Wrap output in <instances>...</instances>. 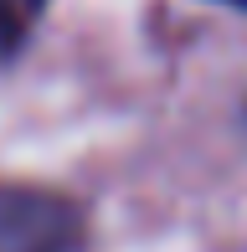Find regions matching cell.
I'll use <instances>...</instances> for the list:
<instances>
[{"label":"cell","instance_id":"cell-1","mask_svg":"<svg viewBox=\"0 0 247 252\" xmlns=\"http://www.w3.org/2000/svg\"><path fill=\"white\" fill-rule=\"evenodd\" d=\"M77 247H83V216L67 196L0 180V252H77Z\"/></svg>","mask_w":247,"mask_h":252},{"label":"cell","instance_id":"cell-3","mask_svg":"<svg viewBox=\"0 0 247 252\" xmlns=\"http://www.w3.org/2000/svg\"><path fill=\"white\" fill-rule=\"evenodd\" d=\"M26 5H41V0H26Z\"/></svg>","mask_w":247,"mask_h":252},{"label":"cell","instance_id":"cell-2","mask_svg":"<svg viewBox=\"0 0 247 252\" xmlns=\"http://www.w3.org/2000/svg\"><path fill=\"white\" fill-rule=\"evenodd\" d=\"M16 41H21V16H16L10 0H0V57L16 52Z\"/></svg>","mask_w":247,"mask_h":252}]
</instances>
